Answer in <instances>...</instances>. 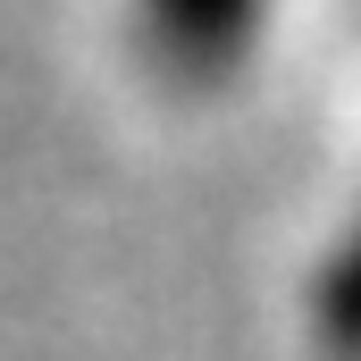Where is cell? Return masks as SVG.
Segmentation results:
<instances>
[{"mask_svg":"<svg viewBox=\"0 0 361 361\" xmlns=\"http://www.w3.org/2000/svg\"><path fill=\"white\" fill-rule=\"evenodd\" d=\"M269 0H135V42L143 68L177 92H219L244 76V59L261 51Z\"/></svg>","mask_w":361,"mask_h":361,"instance_id":"obj_1","label":"cell"}]
</instances>
